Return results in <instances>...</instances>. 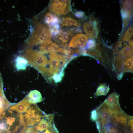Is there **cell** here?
Instances as JSON below:
<instances>
[{
	"label": "cell",
	"instance_id": "cb8c5ba5",
	"mask_svg": "<svg viewBox=\"0 0 133 133\" xmlns=\"http://www.w3.org/2000/svg\"><path fill=\"white\" fill-rule=\"evenodd\" d=\"M121 9L125 11L132 14V6L124 2H122Z\"/></svg>",
	"mask_w": 133,
	"mask_h": 133
},
{
	"label": "cell",
	"instance_id": "f546056e",
	"mask_svg": "<svg viewBox=\"0 0 133 133\" xmlns=\"http://www.w3.org/2000/svg\"><path fill=\"white\" fill-rule=\"evenodd\" d=\"M75 52L74 51L70 48L66 49L65 48L64 49L63 53L65 55L72 56L74 54Z\"/></svg>",
	"mask_w": 133,
	"mask_h": 133
},
{
	"label": "cell",
	"instance_id": "277c9868",
	"mask_svg": "<svg viewBox=\"0 0 133 133\" xmlns=\"http://www.w3.org/2000/svg\"><path fill=\"white\" fill-rule=\"evenodd\" d=\"M49 9L50 12L57 15H66L71 11L70 0H51Z\"/></svg>",
	"mask_w": 133,
	"mask_h": 133
},
{
	"label": "cell",
	"instance_id": "6da1fadb",
	"mask_svg": "<svg viewBox=\"0 0 133 133\" xmlns=\"http://www.w3.org/2000/svg\"><path fill=\"white\" fill-rule=\"evenodd\" d=\"M27 60L28 65L38 70L45 78L48 75L49 61L43 54L32 48L25 51L23 56Z\"/></svg>",
	"mask_w": 133,
	"mask_h": 133
},
{
	"label": "cell",
	"instance_id": "4dcf8cb0",
	"mask_svg": "<svg viewBox=\"0 0 133 133\" xmlns=\"http://www.w3.org/2000/svg\"><path fill=\"white\" fill-rule=\"evenodd\" d=\"M75 16L79 18H83L85 16V13L84 12L82 11H76L74 13Z\"/></svg>",
	"mask_w": 133,
	"mask_h": 133
},
{
	"label": "cell",
	"instance_id": "7402d4cb",
	"mask_svg": "<svg viewBox=\"0 0 133 133\" xmlns=\"http://www.w3.org/2000/svg\"><path fill=\"white\" fill-rule=\"evenodd\" d=\"M133 117L131 116L128 120L126 127L127 133H133Z\"/></svg>",
	"mask_w": 133,
	"mask_h": 133
},
{
	"label": "cell",
	"instance_id": "30bf717a",
	"mask_svg": "<svg viewBox=\"0 0 133 133\" xmlns=\"http://www.w3.org/2000/svg\"><path fill=\"white\" fill-rule=\"evenodd\" d=\"M54 113L45 115L36 126L37 130L42 132L54 124Z\"/></svg>",
	"mask_w": 133,
	"mask_h": 133
},
{
	"label": "cell",
	"instance_id": "5b68a950",
	"mask_svg": "<svg viewBox=\"0 0 133 133\" xmlns=\"http://www.w3.org/2000/svg\"><path fill=\"white\" fill-rule=\"evenodd\" d=\"M96 109L98 116L97 121L103 126L109 124L110 118L113 113L111 106L104 102Z\"/></svg>",
	"mask_w": 133,
	"mask_h": 133
},
{
	"label": "cell",
	"instance_id": "44dd1931",
	"mask_svg": "<svg viewBox=\"0 0 133 133\" xmlns=\"http://www.w3.org/2000/svg\"><path fill=\"white\" fill-rule=\"evenodd\" d=\"M56 16L50 13H47L45 16V22L50 25L52 23Z\"/></svg>",
	"mask_w": 133,
	"mask_h": 133
},
{
	"label": "cell",
	"instance_id": "5bb4252c",
	"mask_svg": "<svg viewBox=\"0 0 133 133\" xmlns=\"http://www.w3.org/2000/svg\"><path fill=\"white\" fill-rule=\"evenodd\" d=\"M15 63V67L18 70H25L28 65L27 60L22 56H17Z\"/></svg>",
	"mask_w": 133,
	"mask_h": 133
},
{
	"label": "cell",
	"instance_id": "e0dca14e",
	"mask_svg": "<svg viewBox=\"0 0 133 133\" xmlns=\"http://www.w3.org/2000/svg\"><path fill=\"white\" fill-rule=\"evenodd\" d=\"M109 90V85H107L105 84H101L98 87L95 95L97 97L106 95Z\"/></svg>",
	"mask_w": 133,
	"mask_h": 133
},
{
	"label": "cell",
	"instance_id": "603a6c76",
	"mask_svg": "<svg viewBox=\"0 0 133 133\" xmlns=\"http://www.w3.org/2000/svg\"><path fill=\"white\" fill-rule=\"evenodd\" d=\"M64 76L63 70H62L59 74H56L53 75L52 78L54 82L57 83L61 81Z\"/></svg>",
	"mask_w": 133,
	"mask_h": 133
},
{
	"label": "cell",
	"instance_id": "ffe728a7",
	"mask_svg": "<svg viewBox=\"0 0 133 133\" xmlns=\"http://www.w3.org/2000/svg\"><path fill=\"white\" fill-rule=\"evenodd\" d=\"M133 27L131 26L129 27L125 33L123 38V41H129L133 35Z\"/></svg>",
	"mask_w": 133,
	"mask_h": 133
},
{
	"label": "cell",
	"instance_id": "f1b7e54d",
	"mask_svg": "<svg viewBox=\"0 0 133 133\" xmlns=\"http://www.w3.org/2000/svg\"><path fill=\"white\" fill-rule=\"evenodd\" d=\"M98 114L96 109L92 110L91 113V119L92 121L95 122L98 120Z\"/></svg>",
	"mask_w": 133,
	"mask_h": 133
},
{
	"label": "cell",
	"instance_id": "836d02e7",
	"mask_svg": "<svg viewBox=\"0 0 133 133\" xmlns=\"http://www.w3.org/2000/svg\"><path fill=\"white\" fill-rule=\"evenodd\" d=\"M124 2L132 6L133 5V0H126L124 1Z\"/></svg>",
	"mask_w": 133,
	"mask_h": 133
},
{
	"label": "cell",
	"instance_id": "1f68e13d",
	"mask_svg": "<svg viewBox=\"0 0 133 133\" xmlns=\"http://www.w3.org/2000/svg\"><path fill=\"white\" fill-rule=\"evenodd\" d=\"M119 53L121 54L124 55L126 56L132 57V53L129 52L123 49H122L120 50Z\"/></svg>",
	"mask_w": 133,
	"mask_h": 133
},
{
	"label": "cell",
	"instance_id": "83f0119b",
	"mask_svg": "<svg viewBox=\"0 0 133 133\" xmlns=\"http://www.w3.org/2000/svg\"><path fill=\"white\" fill-rule=\"evenodd\" d=\"M96 43L94 39H90L88 41L86 48L88 49L94 48L96 46Z\"/></svg>",
	"mask_w": 133,
	"mask_h": 133
},
{
	"label": "cell",
	"instance_id": "ac0fdd59",
	"mask_svg": "<svg viewBox=\"0 0 133 133\" xmlns=\"http://www.w3.org/2000/svg\"><path fill=\"white\" fill-rule=\"evenodd\" d=\"M106 126L105 128L107 133H123L121 128L110 124Z\"/></svg>",
	"mask_w": 133,
	"mask_h": 133
},
{
	"label": "cell",
	"instance_id": "d6986e66",
	"mask_svg": "<svg viewBox=\"0 0 133 133\" xmlns=\"http://www.w3.org/2000/svg\"><path fill=\"white\" fill-rule=\"evenodd\" d=\"M20 133H40L38 131L36 127L25 126L21 130Z\"/></svg>",
	"mask_w": 133,
	"mask_h": 133
},
{
	"label": "cell",
	"instance_id": "d4e9b609",
	"mask_svg": "<svg viewBox=\"0 0 133 133\" xmlns=\"http://www.w3.org/2000/svg\"><path fill=\"white\" fill-rule=\"evenodd\" d=\"M88 54L89 56H92L95 57H101L100 52L94 48L88 49Z\"/></svg>",
	"mask_w": 133,
	"mask_h": 133
},
{
	"label": "cell",
	"instance_id": "8992f818",
	"mask_svg": "<svg viewBox=\"0 0 133 133\" xmlns=\"http://www.w3.org/2000/svg\"><path fill=\"white\" fill-rule=\"evenodd\" d=\"M131 116L125 114L122 110L114 112L111 116L110 124L125 129L128 120Z\"/></svg>",
	"mask_w": 133,
	"mask_h": 133
},
{
	"label": "cell",
	"instance_id": "9c48e42d",
	"mask_svg": "<svg viewBox=\"0 0 133 133\" xmlns=\"http://www.w3.org/2000/svg\"><path fill=\"white\" fill-rule=\"evenodd\" d=\"M49 66L48 73L51 76L57 74L59 69L60 62L57 54L55 52L51 51L49 54Z\"/></svg>",
	"mask_w": 133,
	"mask_h": 133
},
{
	"label": "cell",
	"instance_id": "7a4b0ae2",
	"mask_svg": "<svg viewBox=\"0 0 133 133\" xmlns=\"http://www.w3.org/2000/svg\"><path fill=\"white\" fill-rule=\"evenodd\" d=\"M52 36L49 27L37 23L29 39L28 44L33 46L48 42L51 40Z\"/></svg>",
	"mask_w": 133,
	"mask_h": 133
},
{
	"label": "cell",
	"instance_id": "8fae6325",
	"mask_svg": "<svg viewBox=\"0 0 133 133\" xmlns=\"http://www.w3.org/2000/svg\"><path fill=\"white\" fill-rule=\"evenodd\" d=\"M88 41V38L85 35L82 33L79 34L71 39L69 43V46L74 48H82L84 47Z\"/></svg>",
	"mask_w": 133,
	"mask_h": 133
},
{
	"label": "cell",
	"instance_id": "9a60e30c",
	"mask_svg": "<svg viewBox=\"0 0 133 133\" xmlns=\"http://www.w3.org/2000/svg\"><path fill=\"white\" fill-rule=\"evenodd\" d=\"M119 99L118 94L114 92L111 94L104 102L108 105L112 106L119 104Z\"/></svg>",
	"mask_w": 133,
	"mask_h": 133
},
{
	"label": "cell",
	"instance_id": "7c38bea8",
	"mask_svg": "<svg viewBox=\"0 0 133 133\" xmlns=\"http://www.w3.org/2000/svg\"><path fill=\"white\" fill-rule=\"evenodd\" d=\"M28 100V98L27 96L18 103L9 107V109L20 114L25 112L31 104L29 102Z\"/></svg>",
	"mask_w": 133,
	"mask_h": 133
},
{
	"label": "cell",
	"instance_id": "d6a6232c",
	"mask_svg": "<svg viewBox=\"0 0 133 133\" xmlns=\"http://www.w3.org/2000/svg\"><path fill=\"white\" fill-rule=\"evenodd\" d=\"M129 52L132 53L133 52V48L127 45L125 46L123 49Z\"/></svg>",
	"mask_w": 133,
	"mask_h": 133
},
{
	"label": "cell",
	"instance_id": "4fadbf2b",
	"mask_svg": "<svg viewBox=\"0 0 133 133\" xmlns=\"http://www.w3.org/2000/svg\"><path fill=\"white\" fill-rule=\"evenodd\" d=\"M27 96L28 98L29 102L31 104H35L43 100L40 93L36 90L31 91Z\"/></svg>",
	"mask_w": 133,
	"mask_h": 133
},
{
	"label": "cell",
	"instance_id": "4316f807",
	"mask_svg": "<svg viewBox=\"0 0 133 133\" xmlns=\"http://www.w3.org/2000/svg\"><path fill=\"white\" fill-rule=\"evenodd\" d=\"M44 131L43 133H59L54 123Z\"/></svg>",
	"mask_w": 133,
	"mask_h": 133
},
{
	"label": "cell",
	"instance_id": "52a82bcc",
	"mask_svg": "<svg viewBox=\"0 0 133 133\" xmlns=\"http://www.w3.org/2000/svg\"><path fill=\"white\" fill-rule=\"evenodd\" d=\"M78 28H74L61 31L58 35L54 36L53 40L57 44L64 48L67 47V43L75 34L78 33Z\"/></svg>",
	"mask_w": 133,
	"mask_h": 133
},
{
	"label": "cell",
	"instance_id": "e575fe53",
	"mask_svg": "<svg viewBox=\"0 0 133 133\" xmlns=\"http://www.w3.org/2000/svg\"><path fill=\"white\" fill-rule=\"evenodd\" d=\"M129 43V46L133 48V40H130Z\"/></svg>",
	"mask_w": 133,
	"mask_h": 133
},
{
	"label": "cell",
	"instance_id": "2e32d148",
	"mask_svg": "<svg viewBox=\"0 0 133 133\" xmlns=\"http://www.w3.org/2000/svg\"><path fill=\"white\" fill-rule=\"evenodd\" d=\"M61 27L76 26L79 27L80 24L75 19L71 17H67L64 18L61 21Z\"/></svg>",
	"mask_w": 133,
	"mask_h": 133
},
{
	"label": "cell",
	"instance_id": "484cf974",
	"mask_svg": "<svg viewBox=\"0 0 133 133\" xmlns=\"http://www.w3.org/2000/svg\"><path fill=\"white\" fill-rule=\"evenodd\" d=\"M124 65L128 67L129 70H133V57L128 58L127 57L124 62Z\"/></svg>",
	"mask_w": 133,
	"mask_h": 133
},
{
	"label": "cell",
	"instance_id": "ba28073f",
	"mask_svg": "<svg viewBox=\"0 0 133 133\" xmlns=\"http://www.w3.org/2000/svg\"><path fill=\"white\" fill-rule=\"evenodd\" d=\"M98 23L95 20H90L84 23L83 29L87 36L91 39L97 38L99 33Z\"/></svg>",
	"mask_w": 133,
	"mask_h": 133
},
{
	"label": "cell",
	"instance_id": "3957f363",
	"mask_svg": "<svg viewBox=\"0 0 133 133\" xmlns=\"http://www.w3.org/2000/svg\"><path fill=\"white\" fill-rule=\"evenodd\" d=\"M46 115L35 104H32L23 115L24 126H36Z\"/></svg>",
	"mask_w": 133,
	"mask_h": 133
}]
</instances>
